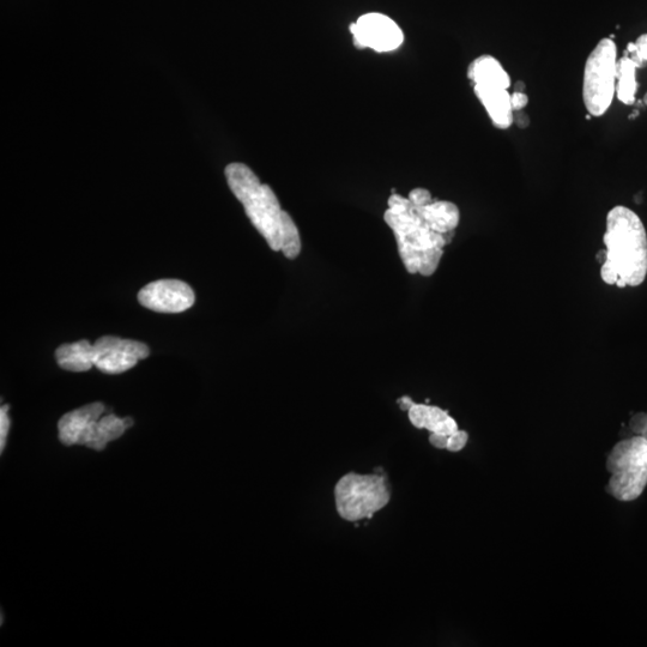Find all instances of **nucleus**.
Returning a JSON list of instances; mask_svg holds the SVG:
<instances>
[{
    "label": "nucleus",
    "mask_w": 647,
    "mask_h": 647,
    "mask_svg": "<svg viewBox=\"0 0 647 647\" xmlns=\"http://www.w3.org/2000/svg\"><path fill=\"white\" fill-rule=\"evenodd\" d=\"M225 173L229 189L244 205L246 215L270 249L282 251L288 259L298 257L301 252L299 229L292 216L282 210L271 187L260 183L257 175L244 163H231Z\"/></svg>",
    "instance_id": "obj_1"
},
{
    "label": "nucleus",
    "mask_w": 647,
    "mask_h": 647,
    "mask_svg": "<svg viewBox=\"0 0 647 647\" xmlns=\"http://www.w3.org/2000/svg\"><path fill=\"white\" fill-rule=\"evenodd\" d=\"M606 260L603 282L619 288L638 287L647 276V234L644 223L631 209L615 207L607 216L604 234Z\"/></svg>",
    "instance_id": "obj_2"
},
{
    "label": "nucleus",
    "mask_w": 647,
    "mask_h": 647,
    "mask_svg": "<svg viewBox=\"0 0 647 647\" xmlns=\"http://www.w3.org/2000/svg\"><path fill=\"white\" fill-rule=\"evenodd\" d=\"M384 220L395 234L399 256L410 274L432 276L452 238L435 232L416 205L392 193Z\"/></svg>",
    "instance_id": "obj_3"
},
{
    "label": "nucleus",
    "mask_w": 647,
    "mask_h": 647,
    "mask_svg": "<svg viewBox=\"0 0 647 647\" xmlns=\"http://www.w3.org/2000/svg\"><path fill=\"white\" fill-rule=\"evenodd\" d=\"M607 492L619 501L637 500L647 486V440L642 435L620 441L607 459Z\"/></svg>",
    "instance_id": "obj_4"
},
{
    "label": "nucleus",
    "mask_w": 647,
    "mask_h": 647,
    "mask_svg": "<svg viewBox=\"0 0 647 647\" xmlns=\"http://www.w3.org/2000/svg\"><path fill=\"white\" fill-rule=\"evenodd\" d=\"M388 480L383 475L349 473L338 481L335 488L338 515L348 522L371 519L374 513L390 503Z\"/></svg>",
    "instance_id": "obj_5"
},
{
    "label": "nucleus",
    "mask_w": 647,
    "mask_h": 647,
    "mask_svg": "<svg viewBox=\"0 0 647 647\" xmlns=\"http://www.w3.org/2000/svg\"><path fill=\"white\" fill-rule=\"evenodd\" d=\"M618 74V47L612 39L598 42L586 60L583 99L586 110L594 117H602L612 106Z\"/></svg>",
    "instance_id": "obj_6"
},
{
    "label": "nucleus",
    "mask_w": 647,
    "mask_h": 647,
    "mask_svg": "<svg viewBox=\"0 0 647 647\" xmlns=\"http://www.w3.org/2000/svg\"><path fill=\"white\" fill-rule=\"evenodd\" d=\"M355 47L372 48L377 52H391L401 47L404 41L402 29L390 17L378 12L361 16L350 24Z\"/></svg>",
    "instance_id": "obj_7"
},
{
    "label": "nucleus",
    "mask_w": 647,
    "mask_h": 647,
    "mask_svg": "<svg viewBox=\"0 0 647 647\" xmlns=\"http://www.w3.org/2000/svg\"><path fill=\"white\" fill-rule=\"evenodd\" d=\"M149 355L150 349L142 342L104 336L94 343V365L106 374L129 371Z\"/></svg>",
    "instance_id": "obj_8"
},
{
    "label": "nucleus",
    "mask_w": 647,
    "mask_h": 647,
    "mask_svg": "<svg viewBox=\"0 0 647 647\" xmlns=\"http://www.w3.org/2000/svg\"><path fill=\"white\" fill-rule=\"evenodd\" d=\"M195 300V292L180 280L151 282L138 293L139 304L159 313L184 312L195 304Z\"/></svg>",
    "instance_id": "obj_9"
},
{
    "label": "nucleus",
    "mask_w": 647,
    "mask_h": 647,
    "mask_svg": "<svg viewBox=\"0 0 647 647\" xmlns=\"http://www.w3.org/2000/svg\"><path fill=\"white\" fill-rule=\"evenodd\" d=\"M105 414V405L96 402L65 414L58 423L59 439L66 446L84 445L92 441L96 423Z\"/></svg>",
    "instance_id": "obj_10"
},
{
    "label": "nucleus",
    "mask_w": 647,
    "mask_h": 647,
    "mask_svg": "<svg viewBox=\"0 0 647 647\" xmlns=\"http://www.w3.org/2000/svg\"><path fill=\"white\" fill-rule=\"evenodd\" d=\"M408 416L411 425L419 429H427L431 433L450 437L459 429L456 420L446 410L434 405L414 403L408 410Z\"/></svg>",
    "instance_id": "obj_11"
},
{
    "label": "nucleus",
    "mask_w": 647,
    "mask_h": 647,
    "mask_svg": "<svg viewBox=\"0 0 647 647\" xmlns=\"http://www.w3.org/2000/svg\"><path fill=\"white\" fill-rule=\"evenodd\" d=\"M474 90L493 124L503 130L511 128L515 117H513L511 94L507 92L509 89L474 86Z\"/></svg>",
    "instance_id": "obj_12"
},
{
    "label": "nucleus",
    "mask_w": 647,
    "mask_h": 647,
    "mask_svg": "<svg viewBox=\"0 0 647 647\" xmlns=\"http://www.w3.org/2000/svg\"><path fill=\"white\" fill-rule=\"evenodd\" d=\"M468 77L474 86L509 89L510 75L492 56H481L469 66Z\"/></svg>",
    "instance_id": "obj_13"
},
{
    "label": "nucleus",
    "mask_w": 647,
    "mask_h": 647,
    "mask_svg": "<svg viewBox=\"0 0 647 647\" xmlns=\"http://www.w3.org/2000/svg\"><path fill=\"white\" fill-rule=\"evenodd\" d=\"M415 205V204H414ZM417 207V205H416ZM435 232L453 238L461 221V213L456 204L446 201H433L425 207H417Z\"/></svg>",
    "instance_id": "obj_14"
},
{
    "label": "nucleus",
    "mask_w": 647,
    "mask_h": 647,
    "mask_svg": "<svg viewBox=\"0 0 647 647\" xmlns=\"http://www.w3.org/2000/svg\"><path fill=\"white\" fill-rule=\"evenodd\" d=\"M60 368L69 372H87L94 365V344L87 340L63 344L56 350Z\"/></svg>",
    "instance_id": "obj_15"
},
{
    "label": "nucleus",
    "mask_w": 647,
    "mask_h": 647,
    "mask_svg": "<svg viewBox=\"0 0 647 647\" xmlns=\"http://www.w3.org/2000/svg\"><path fill=\"white\" fill-rule=\"evenodd\" d=\"M133 425V420L130 417L120 419L114 414L101 416L98 423H96L92 441L88 445L89 449L95 451H104L105 447L111 441L117 440Z\"/></svg>",
    "instance_id": "obj_16"
},
{
    "label": "nucleus",
    "mask_w": 647,
    "mask_h": 647,
    "mask_svg": "<svg viewBox=\"0 0 647 647\" xmlns=\"http://www.w3.org/2000/svg\"><path fill=\"white\" fill-rule=\"evenodd\" d=\"M622 58L631 66L637 82L640 72L647 71V34L640 35L637 41L631 42ZM642 104L647 106V94L644 96Z\"/></svg>",
    "instance_id": "obj_17"
},
{
    "label": "nucleus",
    "mask_w": 647,
    "mask_h": 647,
    "mask_svg": "<svg viewBox=\"0 0 647 647\" xmlns=\"http://www.w3.org/2000/svg\"><path fill=\"white\" fill-rule=\"evenodd\" d=\"M469 440V434L465 431L458 429L456 433H453L449 437V444H447V451L450 452H459L467 446Z\"/></svg>",
    "instance_id": "obj_18"
},
{
    "label": "nucleus",
    "mask_w": 647,
    "mask_h": 647,
    "mask_svg": "<svg viewBox=\"0 0 647 647\" xmlns=\"http://www.w3.org/2000/svg\"><path fill=\"white\" fill-rule=\"evenodd\" d=\"M10 429L9 405H3L0 409V450L4 451L6 439Z\"/></svg>",
    "instance_id": "obj_19"
},
{
    "label": "nucleus",
    "mask_w": 647,
    "mask_h": 647,
    "mask_svg": "<svg viewBox=\"0 0 647 647\" xmlns=\"http://www.w3.org/2000/svg\"><path fill=\"white\" fill-rule=\"evenodd\" d=\"M409 201L417 205V207H425V205L433 202V198L428 190L415 189L409 193Z\"/></svg>",
    "instance_id": "obj_20"
},
{
    "label": "nucleus",
    "mask_w": 647,
    "mask_h": 647,
    "mask_svg": "<svg viewBox=\"0 0 647 647\" xmlns=\"http://www.w3.org/2000/svg\"><path fill=\"white\" fill-rule=\"evenodd\" d=\"M631 429L633 433L642 435L647 440V414L640 413L634 415L631 420Z\"/></svg>",
    "instance_id": "obj_21"
},
{
    "label": "nucleus",
    "mask_w": 647,
    "mask_h": 647,
    "mask_svg": "<svg viewBox=\"0 0 647 647\" xmlns=\"http://www.w3.org/2000/svg\"><path fill=\"white\" fill-rule=\"evenodd\" d=\"M528 104L529 98L525 93L518 92V90H516V92L511 95V105L513 112L523 111L524 108L528 106Z\"/></svg>",
    "instance_id": "obj_22"
},
{
    "label": "nucleus",
    "mask_w": 647,
    "mask_h": 647,
    "mask_svg": "<svg viewBox=\"0 0 647 647\" xmlns=\"http://www.w3.org/2000/svg\"><path fill=\"white\" fill-rule=\"evenodd\" d=\"M429 443L435 447V449L447 450V444H449V437L443 434L431 433L429 437Z\"/></svg>",
    "instance_id": "obj_23"
},
{
    "label": "nucleus",
    "mask_w": 647,
    "mask_h": 647,
    "mask_svg": "<svg viewBox=\"0 0 647 647\" xmlns=\"http://www.w3.org/2000/svg\"><path fill=\"white\" fill-rule=\"evenodd\" d=\"M415 402L413 399H411L408 396H403L402 398L398 399V404L399 407H401L402 410L408 411L411 408V405H413Z\"/></svg>",
    "instance_id": "obj_24"
},
{
    "label": "nucleus",
    "mask_w": 647,
    "mask_h": 647,
    "mask_svg": "<svg viewBox=\"0 0 647 647\" xmlns=\"http://www.w3.org/2000/svg\"><path fill=\"white\" fill-rule=\"evenodd\" d=\"M525 119L529 118L528 116H524V114H519V116L517 117V124L520 126V128H526V126L529 125V120H526L525 122Z\"/></svg>",
    "instance_id": "obj_25"
}]
</instances>
